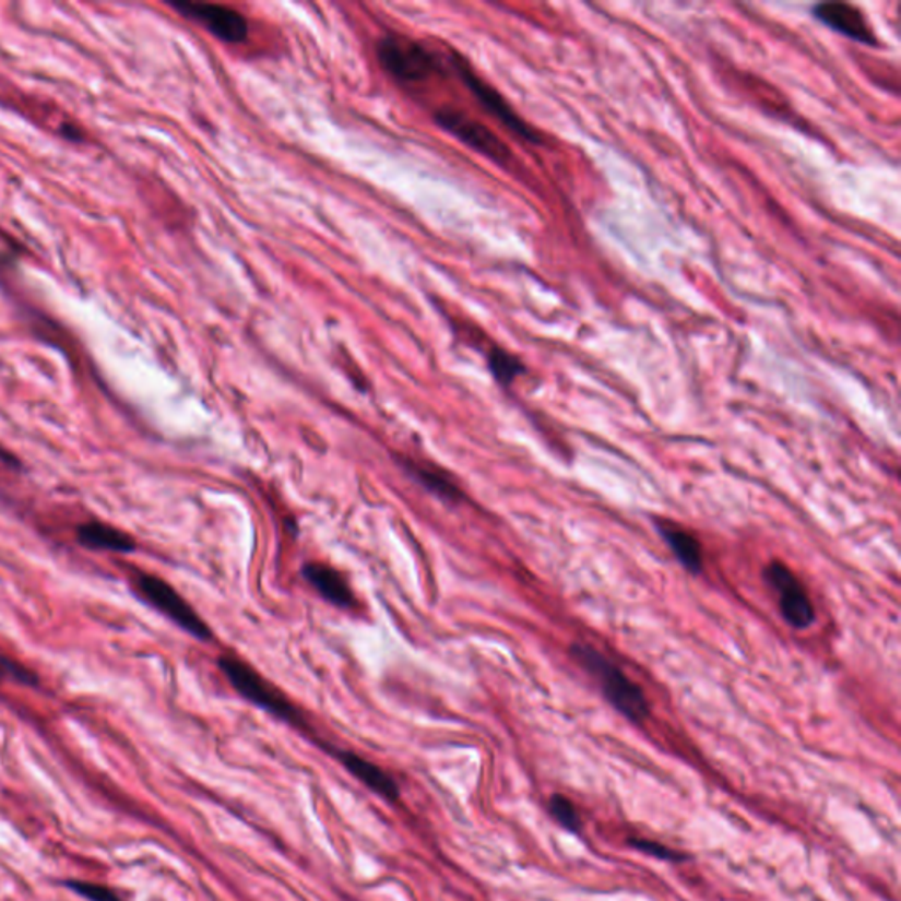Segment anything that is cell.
<instances>
[{
  "mask_svg": "<svg viewBox=\"0 0 901 901\" xmlns=\"http://www.w3.org/2000/svg\"><path fill=\"white\" fill-rule=\"evenodd\" d=\"M571 657L590 676L597 679L606 701L618 713L626 716L627 721L636 722V724L647 721L650 716V702L643 689L616 666L615 662L609 661L594 647L584 643L571 644Z\"/></svg>",
  "mask_w": 901,
  "mask_h": 901,
  "instance_id": "6da1fadb",
  "label": "cell"
},
{
  "mask_svg": "<svg viewBox=\"0 0 901 901\" xmlns=\"http://www.w3.org/2000/svg\"><path fill=\"white\" fill-rule=\"evenodd\" d=\"M218 667L223 671L227 681L233 689L240 693L241 698L252 702L256 707L263 708L268 713L278 716L289 724H301V716L284 693L278 692L266 678L259 675L254 667L245 664L240 659L233 655H224L218 659Z\"/></svg>",
  "mask_w": 901,
  "mask_h": 901,
  "instance_id": "7a4b0ae2",
  "label": "cell"
},
{
  "mask_svg": "<svg viewBox=\"0 0 901 901\" xmlns=\"http://www.w3.org/2000/svg\"><path fill=\"white\" fill-rule=\"evenodd\" d=\"M377 59L386 73L402 83L430 80L439 62L425 45L403 34L388 33L377 43Z\"/></svg>",
  "mask_w": 901,
  "mask_h": 901,
  "instance_id": "3957f363",
  "label": "cell"
},
{
  "mask_svg": "<svg viewBox=\"0 0 901 901\" xmlns=\"http://www.w3.org/2000/svg\"><path fill=\"white\" fill-rule=\"evenodd\" d=\"M138 592L145 598L150 606H154L157 612L168 616L173 624H177L180 629L194 636L200 641H210L212 630L206 626V621L194 612V607L187 603L186 598L173 589L171 584L161 580L157 576L138 574Z\"/></svg>",
  "mask_w": 901,
  "mask_h": 901,
  "instance_id": "277c9868",
  "label": "cell"
},
{
  "mask_svg": "<svg viewBox=\"0 0 901 901\" xmlns=\"http://www.w3.org/2000/svg\"><path fill=\"white\" fill-rule=\"evenodd\" d=\"M766 583L779 595V606L789 626L806 629L816 621V609L802 581L784 562L773 560L764 567Z\"/></svg>",
  "mask_w": 901,
  "mask_h": 901,
  "instance_id": "5b68a950",
  "label": "cell"
},
{
  "mask_svg": "<svg viewBox=\"0 0 901 901\" xmlns=\"http://www.w3.org/2000/svg\"><path fill=\"white\" fill-rule=\"evenodd\" d=\"M453 66L458 76L462 78V82L465 83L469 91L474 94V97L479 100V105L483 106L489 115H494L500 123H503V126H506L509 131L514 132L517 137L531 141V143H540V134H537L523 118L518 117L517 111L511 108L508 100L500 96V92L497 91V88L486 83L483 78L477 76L476 71L471 68L467 60L462 59L460 55H454Z\"/></svg>",
  "mask_w": 901,
  "mask_h": 901,
  "instance_id": "8992f818",
  "label": "cell"
},
{
  "mask_svg": "<svg viewBox=\"0 0 901 901\" xmlns=\"http://www.w3.org/2000/svg\"><path fill=\"white\" fill-rule=\"evenodd\" d=\"M435 122L462 141L463 145L471 146L472 150H476L495 163L506 164L511 157L508 146L495 137V132L489 131L486 126L477 122L476 118L469 117L463 111L444 106V108L437 109Z\"/></svg>",
  "mask_w": 901,
  "mask_h": 901,
  "instance_id": "52a82bcc",
  "label": "cell"
},
{
  "mask_svg": "<svg viewBox=\"0 0 901 901\" xmlns=\"http://www.w3.org/2000/svg\"><path fill=\"white\" fill-rule=\"evenodd\" d=\"M171 5L181 16L201 23L221 42L238 45L249 37V22L233 8L209 2H173Z\"/></svg>",
  "mask_w": 901,
  "mask_h": 901,
  "instance_id": "ba28073f",
  "label": "cell"
},
{
  "mask_svg": "<svg viewBox=\"0 0 901 901\" xmlns=\"http://www.w3.org/2000/svg\"><path fill=\"white\" fill-rule=\"evenodd\" d=\"M814 16L834 33L866 46H879L874 28L869 27L865 13L843 2H822L811 10Z\"/></svg>",
  "mask_w": 901,
  "mask_h": 901,
  "instance_id": "9c48e42d",
  "label": "cell"
},
{
  "mask_svg": "<svg viewBox=\"0 0 901 901\" xmlns=\"http://www.w3.org/2000/svg\"><path fill=\"white\" fill-rule=\"evenodd\" d=\"M301 572H304L305 580L318 590L319 595L327 598L328 603L333 606L353 607L356 604L349 583L333 567L327 564L310 562L304 567Z\"/></svg>",
  "mask_w": 901,
  "mask_h": 901,
  "instance_id": "30bf717a",
  "label": "cell"
},
{
  "mask_svg": "<svg viewBox=\"0 0 901 901\" xmlns=\"http://www.w3.org/2000/svg\"><path fill=\"white\" fill-rule=\"evenodd\" d=\"M339 759L345 766V770L349 771L353 776L367 785L370 791L386 797V799H396L400 796L399 784L394 782L388 771L382 770L381 766L376 762L368 761L365 757L358 756L354 752H340Z\"/></svg>",
  "mask_w": 901,
  "mask_h": 901,
  "instance_id": "8fae6325",
  "label": "cell"
},
{
  "mask_svg": "<svg viewBox=\"0 0 901 901\" xmlns=\"http://www.w3.org/2000/svg\"><path fill=\"white\" fill-rule=\"evenodd\" d=\"M76 537L78 543L88 549L114 553H132L137 549V541L132 535L100 521H91L78 526Z\"/></svg>",
  "mask_w": 901,
  "mask_h": 901,
  "instance_id": "7c38bea8",
  "label": "cell"
},
{
  "mask_svg": "<svg viewBox=\"0 0 901 901\" xmlns=\"http://www.w3.org/2000/svg\"><path fill=\"white\" fill-rule=\"evenodd\" d=\"M657 531L659 534L664 537V541H666L676 560H678L690 574H701L702 567H704V558H702V548L699 541L696 540L690 532L681 529V526L673 525V523H667V521H657Z\"/></svg>",
  "mask_w": 901,
  "mask_h": 901,
  "instance_id": "4fadbf2b",
  "label": "cell"
},
{
  "mask_svg": "<svg viewBox=\"0 0 901 901\" xmlns=\"http://www.w3.org/2000/svg\"><path fill=\"white\" fill-rule=\"evenodd\" d=\"M400 463L419 485L430 489L431 494L437 495L440 499L448 500V502H458L462 499V489L458 488L453 479L446 476L444 472L439 471V469L431 467V465H422V463L407 460V458H403Z\"/></svg>",
  "mask_w": 901,
  "mask_h": 901,
  "instance_id": "5bb4252c",
  "label": "cell"
},
{
  "mask_svg": "<svg viewBox=\"0 0 901 901\" xmlns=\"http://www.w3.org/2000/svg\"><path fill=\"white\" fill-rule=\"evenodd\" d=\"M488 367L497 382L502 386L512 384L514 379L525 374L523 363L517 356H512L508 351L499 349V347L489 351Z\"/></svg>",
  "mask_w": 901,
  "mask_h": 901,
  "instance_id": "9a60e30c",
  "label": "cell"
},
{
  "mask_svg": "<svg viewBox=\"0 0 901 901\" xmlns=\"http://www.w3.org/2000/svg\"><path fill=\"white\" fill-rule=\"evenodd\" d=\"M548 810L553 819L557 820L558 825L567 829L569 833H581L583 820H581L580 811L569 797L564 796V794H553L549 797Z\"/></svg>",
  "mask_w": 901,
  "mask_h": 901,
  "instance_id": "2e32d148",
  "label": "cell"
},
{
  "mask_svg": "<svg viewBox=\"0 0 901 901\" xmlns=\"http://www.w3.org/2000/svg\"><path fill=\"white\" fill-rule=\"evenodd\" d=\"M630 847L636 851L643 852L648 856L657 857V859L669 861V863H684L689 859L684 852L675 851V849L667 847L664 843L655 842L650 838L632 837L627 840Z\"/></svg>",
  "mask_w": 901,
  "mask_h": 901,
  "instance_id": "e0dca14e",
  "label": "cell"
},
{
  "mask_svg": "<svg viewBox=\"0 0 901 901\" xmlns=\"http://www.w3.org/2000/svg\"><path fill=\"white\" fill-rule=\"evenodd\" d=\"M66 886L88 901H122L114 889L99 886V884L85 882V880H68Z\"/></svg>",
  "mask_w": 901,
  "mask_h": 901,
  "instance_id": "ac0fdd59",
  "label": "cell"
},
{
  "mask_svg": "<svg viewBox=\"0 0 901 901\" xmlns=\"http://www.w3.org/2000/svg\"><path fill=\"white\" fill-rule=\"evenodd\" d=\"M5 678L16 679L25 685L37 684L36 676L27 669V667L20 666L11 659L0 655V681Z\"/></svg>",
  "mask_w": 901,
  "mask_h": 901,
  "instance_id": "d6986e66",
  "label": "cell"
}]
</instances>
